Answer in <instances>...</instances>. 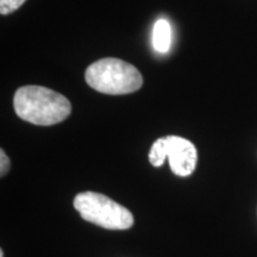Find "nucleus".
Listing matches in <instances>:
<instances>
[{"mask_svg":"<svg viewBox=\"0 0 257 257\" xmlns=\"http://www.w3.org/2000/svg\"><path fill=\"white\" fill-rule=\"evenodd\" d=\"M74 207L82 219L104 229L126 230L134 225V216L126 207L100 193H80L74 199Z\"/></svg>","mask_w":257,"mask_h":257,"instance_id":"nucleus-3","label":"nucleus"},{"mask_svg":"<svg viewBox=\"0 0 257 257\" xmlns=\"http://www.w3.org/2000/svg\"><path fill=\"white\" fill-rule=\"evenodd\" d=\"M25 3V0H0V12L2 15H9L18 10Z\"/></svg>","mask_w":257,"mask_h":257,"instance_id":"nucleus-6","label":"nucleus"},{"mask_svg":"<svg viewBox=\"0 0 257 257\" xmlns=\"http://www.w3.org/2000/svg\"><path fill=\"white\" fill-rule=\"evenodd\" d=\"M172 41V29L166 19H160L155 23L153 31V44L156 51L166 54L169 50Z\"/></svg>","mask_w":257,"mask_h":257,"instance_id":"nucleus-5","label":"nucleus"},{"mask_svg":"<svg viewBox=\"0 0 257 257\" xmlns=\"http://www.w3.org/2000/svg\"><path fill=\"white\" fill-rule=\"evenodd\" d=\"M10 166H11V163H10V159L5 154L4 150L2 149L0 150V175H2V178L8 174Z\"/></svg>","mask_w":257,"mask_h":257,"instance_id":"nucleus-7","label":"nucleus"},{"mask_svg":"<svg viewBox=\"0 0 257 257\" xmlns=\"http://www.w3.org/2000/svg\"><path fill=\"white\" fill-rule=\"evenodd\" d=\"M0 257H4V251L3 250H0Z\"/></svg>","mask_w":257,"mask_h":257,"instance_id":"nucleus-8","label":"nucleus"},{"mask_svg":"<svg viewBox=\"0 0 257 257\" xmlns=\"http://www.w3.org/2000/svg\"><path fill=\"white\" fill-rule=\"evenodd\" d=\"M14 107L19 118L35 125H55L66 119L72 105L66 96L42 86H24L16 92Z\"/></svg>","mask_w":257,"mask_h":257,"instance_id":"nucleus-1","label":"nucleus"},{"mask_svg":"<svg viewBox=\"0 0 257 257\" xmlns=\"http://www.w3.org/2000/svg\"><path fill=\"white\" fill-rule=\"evenodd\" d=\"M85 80L95 91L112 95L134 93L143 85V78L136 67L113 57L92 63L86 69Z\"/></svg>","mask_w":257,"mask_h":257,"instance_id":"nucleus-2","label":"nucleus"},{"mask_svg":"<svg viewBox=\"0 0 257 257\" xmlns=\"http://www.w3.org/2000/svg\"><path fill=\"white\" fill-rule=\"evenodd\" d=\"M167 157L172 172L182 178L191 175L197 167V148L186 138L167 136L155 141L149 153L150 163L154 167H161Z\"/></svg>","mask_w":257,"mask_h":257,"instance_id":"nucleus-4","label":"nucleus"}]
</instances>
